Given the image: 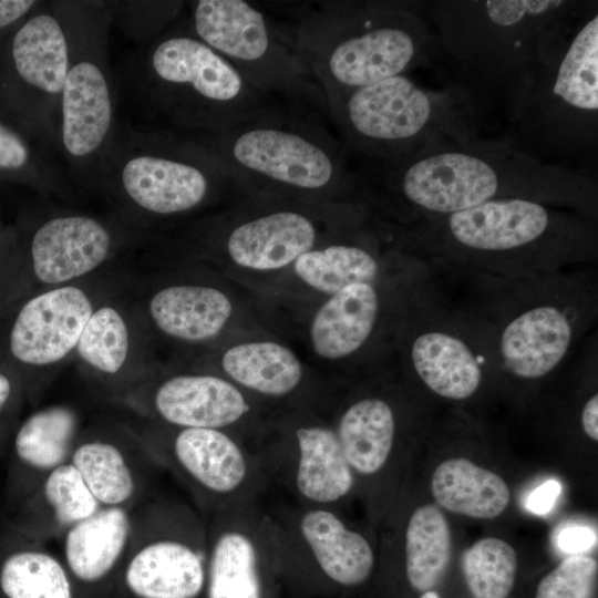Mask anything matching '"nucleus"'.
Here are the masks:
<instances>
[{"label": "nucleus", "instance_id": "obj_16", "mask_svg": "<svg viewBox=\"0 0 598 598\" xmlns=\"http://www.w3.org/2000/svg\"><path fill=\"white\" fill-rule=\"evenodd\" d=\"M404 360L435 395L465 401L475 395L489 362L464 322L429 288V282L404 322Z\"/></svg>", "mask_w": 598, "mask_h": 598}, {"label": "nucleus", "instance_id": "obj_32", "mask_svg": "<svg viewBox=\"0 0 598 598\" xmlns=\"http://www.w3.org/2000/svg\"><path fill=\"white\" fill-rule=\"evenodd\" d=\"M1 598H74L62 560L7 522L0 528Z\"/></svg>", "mask_w": 598, "mask_h": 598}, {"label": "nucleus", "instance_id": "obj_8", "mask_svg": "<svg viewBox=\"0 0 598 598\" xmlns=\"http://www.w3.org/2000/svg\"><path fill=\"white\" fill-rule=\"evenodd\" d=\"M142 90L156 111L196 133L221 132L269 113L262 107L265 93L188 28L151 44Z\"/></svg>", "mask_w": 598, "mask_h": 598}, {"label": "nucleus", "instance_id": "obj_7", "mask_svg": "<svg viewBox=\"0 0 598 598\" xmlns=\"http://www.w3.org/2000/svg\"><path fill=\"white\" fill-rule=\"evenodd\" d=\"M351 147L380 163L431 145L475 137L473 110L460 92L432 91L406 74L328 97Z\"/></svg>", "mask_w": 598, "mask_h": 598}, {"label": "nucleus", "instance_id": "obj_42", "mask_svg": "<svg viewBox=\"0 0 598 598\" xmlns=\"http://www.w3.org/2000/svg\"><path fill=\"white\" fill-rule=\"evenodd\" d=\"M561 486L556 480H548L535 488L526 501V507L534 514L544 515L555 505Z\"/></svg>", "mask_w": 598, "mask_h": 598}, {"label": "nucleus", "instance_id": "obj_3", "mask_svg": "<svg viewBox=\"0 0 598 598\" xmlns=\"http://www.w3.org/2000/svg\"><path fill=\"white\" fill-rule=\"evenodd\" d=\"M402 240L429 264L503 277L579 268L597 257L596 218L537 200H493L408 225Z\"/></svg>", "mask_w": 598, "mask_h": 598}, {"label": "nucleus", "instance_id": "obj_45", "mask_svg": "<svg viewBox=\"0 0 598 598\" xmlns=\"http://www.w3.org/2000/svg\"><path fill=\"white\" fill-rule=\"evenodd\" d=\"M420 598H440V596L434 590H427L424 591Z\"/></svg>", "mask_w": 598, "mask_h": 598}, {"label": "nucleus", "instance_id": "obj_2", "mask_svg": "<svg viewBox=\"0 0 598 598\" xmlns=\"http://www.w3.org/2000/svg\"><path fill=\"white\" fill-rule=\"evenodd\" d=\"M380 164L378 184L399 205L408 225L508 198L597 217V183L591 175L544 162L505 141H447Z\"/></svg>", "mask_w": 598, "mask_h": 598}, {"label": "nucleus", "instance_id": "obj_34", "mask_svg": "<svg viewBox=\"0 0 598 598\" xmlns=\"http://www.w3.org/2000/svg\"><path fill=\"white\" fill-rule=\"evenodd\" d=\"M431 485L442 507L473 518H495L511 501L509 488L499 475L464 457L442 462Z\"/></svg>", "mask_w": 598, "mask_h": 598}, {"label": "nucleus", "instance_id": "obj_30", "mask_svg": "<svg viewBox=\"0 0 598 598\" xmlns=\"http://www.w3.org/2000/svg\"><path fill=\"white\" fill-rule=\"evenodd\" d=\"M145 310L150 322L162 334L182 342L202 343L223 331L233 305L218 288L176 283L154 291Z\"/></svg>", "mask_w": 598, "mask_h": 598}, {"label": "nucleus", "instance_id": "obj_23", "mask_svg": "<svg viewBox=\"0 0 598 598\" xmlns=\"http://www.w3.org/2000/svg\"><path fill=\"white\" fill-rule=\"evenodd\" d=\"M150 460L128 425L81 433L70 463L101 507L134 508L145 488Z\"/></svg>", "mask_w": 598, "mask_h": 598}, {"label": "nucleus", "instance_id": "obj_9", "mask_svg": "<svg viewBox=\"0 0 598 598\" xmlns=\"http://www.w3.org/2000/svg\"><path fill=\"white\" fill-rule=\"evenodd\" d=\"M97 174L124 210L153 218L202 207L230 178L192 137L133 130L116 133Z\"/></svg>", "mask_w": 598, "mask_h": 598}, {"label": "nucleus", "instance_id": "obj_33", "mask_svg": "<svg viewBox=\"0 0 598 598\" xmlns=\"http://www.w3.org/2000/svg\"><path fill=\"white\" fill-rule=\"evenodd\" d=\"M220 367L227 380L265 399L290 398L300 389L303 378L296 354L272 341L233 346L223 353Z\"/></svg>", "mask_w": 598, "mask_h": 598}, {"label": "nucleus", "instance_id": "obj_40", "mask_svg": "<svg viewBox=\"0 0 598 598\" xmlns=\"http://www.w3.org/2000/svg\"><path fill=\"white\" fill-rule=\"evenodd\" d=\"M22 386L14 378L0 370V451L7 440L21 399Z\"/></svg>", "mask_w": 598, "mask_h": 598}, {"label": "nucleus", "instance_id": "obj_44", "mask_svg": "<svg viewBox=\"0 0 598 598\" xmlns=\"http://www.w3.org/2000/svg\"><path fill=\"white\" fill-rule=\"evenodd\" d=\"M581 427L591 440L598 441V395L592 394L581 410Z\"/></svg>", "mask_w": 598, "mask_h": 598}, {"label": "nucleus", "instance_id": "obj_26", "mask_svg": "<svg viewBox=\"0 0 598 598\" xmlns=\"http://www.w3.org/2000/svg\"><path fill=\"white\" fill-rule=\"evenodd\" d=\"M318 239L310 215L278 208L252 216L227 233L225 250L233 262L251 270H276L293 264Z\"/></svg>", "mask_w": 598, "mask_h": 598}, {"label": "nucleus", "instance_id": "obj_13", "mask_svg": "<svg viewBox=\"0 0 598 598\" xmlns=\"http://www.w3.org/2000/svg\"><path fill=\"white\" fill-rule=\"evenodd\" d=\"M206 519L190 506L155 501L134 511L123 582L135 598H198L205 590Z\"/></svg>", "mask_w": 598, "mask_h": 598}, {"label": "nucleus", "instance_id": "obj_21", "mask_svg": "<svg viewBox=\"0 0 598 598\" xmlns=\"http://www.w3.org/2000/svg\"><path fill=\"white\" fill-rule=\"evenodd\" d=\"M10 58L25 91L30 121L48 143L54 144L60 97L69 69L66 32L54 2L31 14L16 31Z\"/></svg>", "mask_w": 598, "mask_h": 598}, {"label": "nucleus", "instance_id": "obj_28", "mask_svg": "<svg viewBox=\"0 0 598 598\" xmlns=\"http://www.w3.org/2000/svg\"><path fill=\"white\" fill-rule=\"evenodd\" d=\"M134 508L102 507L75 524L59 539L71 580L99 585L116 570L123 573L132 533Z\"/></svg>", "mask_w": 598, "mask_h": 598}, {"label": "nucleus", "instance_id": "obj_43", "mask_svg": "<svg viewBox=\"0 0 598 598\" xmlns=\"http://www.w3.org/2000/svg\"><path fill=\"white\" fill-rule=\"evenodd\" d=\"M39 4L33 0H0V30L17 22Z\"/></svg>", "mask_w": 598, "mask_h": 598}, {"label": "nucleus", "instance_id": "obj_31", "mask_svg": "<svg viewBox=\"0 0 598 598\" xmlns=\"http://www.w3.org/2000/svg\"><path fill=\"white\" fill-rule=\"evenodd\" d=\"M354 481L379 476L388 466L398 435V415L381 395H362L347 404L332 425Z\"/></svg>", "mask_w": 598, "mask_h": 598}, {"label": "nucleus", "instance_id": "obj_5", "mask_svg": "<svg viewBox=\"0 0 598 598\" xmlns=\"http://www.w3.org/2000/svg\"><path fill=\"white\" fill-rule=\"evenodd\" d=\"M326 96L406 74L426 55L425 21L402 4H328L292 41Z\"/></svg>", "mask_w": 598, "mask_h": 598}, {"label": "nucleus", "instance_id": "obj_4", "mask_svg": "<svg viewBox=\"0 0 598 598\" xmlns=\"http://www.w3.org/2000/svg\"><path fill=\"white\" fill-rule=\"evenodd\" d=\"M587 2L566 0H447L431 4L446 53L466 72L508 99Z\"/></svg>", "mask_w": 598, "mask_h": 598}, {"label": "nucleus", "instance_id": "obj_19", "mask_svg": "<svg viewBox=\"0 0 598 598\" xmlns=\"http://www.w3.org/2000/svg\"><path fill=\"white\" fill-rule=\"evenodd\" d=\"M118 400L145 421L224 430L235 435V429L248 424L255 411L240 388L210 373H179L159 380L145 377Z\"/></svg>", "mask_w": 598, "mask_h": 598}, {"label": "nucleus", "instance_id": "obj_12", "mask_svg": "<svg viewBox=\"0 0 598 598\" xmlns=\"http://www.w3.org/2000/svg\"><path fill=\"white\" fill-rule=\"evenodd\" d=\"M128 426L150 460L176 476L206 516L230 504L259 499L271 485L251 445L228 431L145 420Z\"/></svg>", "mask_w": 598, "mask_h": 598}, {"label": "nucleus", "instance_id": "obj_38", "mask_svg": "<svg viewBox=\"0 0 598 598\" xmlns=\"http://www.w3.org/2000/svg\"><path fill=\"white\" fill-rule=\"evenodd\" d=\"M597 561L585 555H571L539 582L535 598H590Z\"/></svg>", "mask_w": 598, "mask_h": 598}, {"label": "nucleus", "instance_id": "obj_24", "mask_svg": "<svg viewBox=\"0 0 598 598\" xmlns=\"http://www.w3.org/2000/svg\"><path fill=\"white\" fill-rule=\"evenodd\" d=\"M81 433L78 412L63 404L42 408L17 426L6 482L10 511L47 475L70 461Z\"/></svg>", "mask_w": 598, "mask_h": 598}, {"label": "nucleus", "instance_id": "obj_6", "mask_svg": "<svg viewBox=\"0 0 598 598\" xmlns=\"http://www.w3.org/2000/svg\"><path fill=\"white\" fill-rule=\"evenodd\" d=\"M509 121L535 148L592 151L598 132V14L592 2L553 41L508 99Z\"/></svg>", "mask_w": 598, "mask_h": 598}, {"label": "nucleus", "instance_id": "obj_36", "mask_svg": "<svg viewBox=\"0 0 598 598\" xmlns=\"http://www.w3.org/2000/svg\"><path fill=\"white\" fill-rule=\"evenodd\" d=\"M405 573L419 591L432 590L445 575L452 556L450 525L434 505H422L411 514L404 534Z\"/></svg>", "mask_w": 598, "mask_h": 598}, {"label": "nucleus", "instance_id": "obj_14", "mask_svg": "<svg viewBox=\"0 0 598 598\" xmlns=\"http://www.w3.org/2000/svg\"><path fill=\"white\" fill-rule=\"evenodd\" d=\"M189 20L187 28L262 93L289 92L310 73L293 42L247 1H195Z\"/></svg>", "mask_w": 598, "mask_h": 598}, {"label": "nucleus", "instance_id": "obj_39", "mask_svg": "<svg viewBox=\"0 0 598 598\" xmlns=\"http://www.w3.org/2000/svg\"><path fill=\"white\" fill-rule=\"evenodd\" d=\"M32 166V153L24 140L0 123V171L21 172Z\"/></svg>", "mask_w": 598, "mask_h": 598}, {"label": "nucleus", "instance_id": "obj_10", "mask_svg": "<svg viewBox=\"0 0 598 598\" xmlns=\"http://www.w3.org/2000/svg\"><path fill=\"white\" fill-rule=\"evenodd\" d=\"M53 2L69 45L54 145L74 168L99 173L117 133L109 63L111 13L107 3L101 1Z\"/></svg>", "mask_w": 598, "mask_h": 598}, {"label": "nucleus", "instance_id": "obj_11", "mask_svg": "<svg viewBox=\"0 0 598 598\" xmlns=\"http://www.w3.org/2000/svg\"><path fill=\"white\" fill-rule=\"evenodd\" d=\"M230 178L291 194H322L344 173L341 147L319 127L270 112L221 132L190 136Z\"/></svg>", "mask_w": 598, "mask_h": 598}, {"label": "nucleus", "instance_id": "obj_27", "mask_svg": "<svg viewBox=\"0 0 598 598\" xmlns=\"http://www.w3.org/2000/svg\"><path fill=\"white\" fill-rule=\"evenodd\" d=\"M101 507L70 461L47 475L11 509L7 522L24 536L47 544Z\"/></svg>", "mask_w": 598, "mask_h": 598}, {"label": "nucleus", "instance_id": "obj_20", "mask_svg": "<svg viewBox=\"0 0 598 598\" xmlns=\"http://www.w3.org/2000/svg\"><path fill=\"white\" fill-rule=\"evenodd\" d=\"M101 299L84 283L40 289L18 310L8 337L24 368L48 373L74 355L81 332Z\"/></svg>", "mask_w": 598, "mask_h": 598}, {"label": "nucleus", "instance_id": "obj_22", "mask_svg": "<svg viewBox=\"0 0 598 598\" xmlns=\"http://www.w3.org/2000/svg\"><path fill=\"white\" fill-rule=\"evenodd\" d=\"M122 231L100 217L59 213L33 231L31 274L42 289L76 283L109 262L122 245Z\"/></svg>", "mask_w": 598, "mask_h": 598}, {"label": "nucleus", "instance_id": "obj_29", "mask_svg": "<svg viewBox=\"0 0 598 598\" xmlns=\"http://www.w3.org/2000/svg\"><path fill=\"white\" fill-rule=\"evenodd\" d=\"M380 281L349 285L317 310L310 326V341L317 355L347 359L371 341L383 310Z\"/></svg>", "mask_w": 598, "mask_h": 598}, {"label": "nucleus", "instance_id": "obj_37", "mask_svg": "<svg viewBox=\"0 0 598 598\" xmlns=\"http://www.w3.org/2000/svg\"><path fill=\"white\" fill-rule=\"evenodd\" d=\"M516 569L515 549L499 538H482L462 555V570L473 598H507Z\"/></svg>", "mask_w": 598, "mask_h": 598}, {"label": "nucleus", "instance_id": "obj_25", "mask_svg": "<svg viewBox=\"0 0 598 598\" xmlns=\"http://www.w3.org/2000/svg\"><path fill=\"white\" fill-rule=\"evenodd\" d=\"M137 328L124 307L100 300L79 338L74 355L83 369L120 399L145 375L137 367Z\"/></svg>", "mask_w": 598, "mask_h": 598}, {"label": "nucleus", "instance_id": "obj_17", "mask_svg": "<svg viewBox=\"0 0 598 598\" xmlns=\"http://www.w3.org/2000/svg\"><path fill=\"white\" fill-rule=\"evenodd\" d=\"M207 598H265L269 569L281 568L275 522L259 499L225 506L206 519Z\"/></svg>", "mask_w": 598, "mask_h": 598}, {"label": "nucleus", "instance_id": "obj_35", "mask_svg": "<svg viewBox=\"0 0 598 598\" xmlns=\"http://www.w3.org/2000/svg\"><path fill=\"white\" fill-rule=\"evenodd\" d=\"M293 269L305 283L329 296L354 282L380 281L383 276L379 254L358 240L313 246L296 259Z\"/></svg>", "mask_w": 598, "mask_h": 598}, {"label": "nucleus", "instance_id": "obj_41", "mask_svg": "<svg viewBox=\"0 0 598 598\" xmlns=\"http://www.w3.org/2000/svg\"><path fill=\"white\" fill-rule=\"evenodd\" d=\"M596 544L595 533L585 526H569L561 529L556 537L557 547L567 554L582 555Z\"/></svg>", "mask_w": 598, "mask_h": 598}, {"label": "nucleus", "instance_id": "obj_1", "mask_svg": "<svg viewBox=\"0 0 598 598\" xmlns=\"http://www.w3.org/2000/svg\"><path fill=\"white\" fill-rule=\"evenodd\" d=\"M439 270L456 283L453 293L431 283L435 296L473 333L492 372L514 380L549 377L597 318L596 280L584 268L529 277Z\"/></svg>", "mask_w": 598, "mask_h": 598}, {"label": "nucleus", "instance_id": "obj_15", "mask_svg": "<svg viewBox=\"0 0 598 598\" xmlns=\"http://www.w3.org/2000/svg\"><path fill=\"white\" fill-rule=\"evenodd\" d=\"M268 433L258 434L251 447L270 484L282 487L299 505L338 511L355 481L333 426L302 419Z\"/></svg>", "mask_w": 598, "mask_h": 598}, {"label": "nucleus", "instance_id": "obj_18", "mask_svg": "<svg viewBox=\"0 0 598 598\" xmlns=\"http://www.w3.org/2000/svg\"><path fill=\"white\" fill-rule=\"evenodd\" d=\"M270 514L281 568H311L327 581L344 587L370 577L375 563L373 547L338 511L295 503Z\"/></svg>", "mask_w": 598, "mask_h": 598}]
</instances>
